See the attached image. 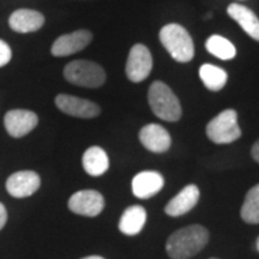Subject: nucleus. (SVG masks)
Here are the masks:
<instances>
[{
	"label": "nucleus",
	"mask_w": 259,
	"mask_h": 259,
	"mask_svg": "<svg viewBox=\"0 0 259 259\" xmlns=\"http://www.w3.org/2000/svg\"><path fill=\"white\" fill-rule=\"evenodd\" d=\"M209 242V231L202 225H190L173 232L166 243L167 255L171 259L193 258Z\"/></svg>",
	"instance_id": "1"
},
{
	"label": "nucleus",
	"mask_w": 259,
	"mask_h": 259,
	"mask_svg": "<svg viewBox=\"0 0 259 259\" xmlns=\"http://www.w3.org/2000/svg\"><path fill=\"white\" fill-rule=\"evenodd\" d=\"M160 42L170 56L180 62H190L194 56V44L190 33L179 23H168L160 30Z\"/></svg>",
	"instance_id": "2"
},
{
	"label": "nucleus",
	"mask_w": 259,
	"mask_h": 259,
	"mask_svg": "<svg viewBox=\"0 0 259 259\" xmlns=\"http://www.w3.org/2000/svg\"><path fill=\"white\" fill-rule=\"evenodd\" d=\"M148 104L151 111L160 120L167 122H176L182 118V105L167 83L156 81L150 85L148 90Z\"/></svg>",
	"instance_id": "3"
},
{
	"label": "nucleus",
	"mask_w": 259,
	"mask_h": 259,
	"mask_svg": "<svg viewBox=\"0 0 259 259\" xmlns=\"http://www.w3.org/2000/svg\"><path fill=\"white\" fill-rule=\"evenodd\" d=\"M64 78L72 85L83 88H100L105 83L107 75L100 64L93 61L78 59L64 68Z\"/></svg>",
	"instance_id": "4"
},
{
	"label": "nucleus",
	"mask_w": 259,
	"mask_h": 259,
	"mask_svg": "<svg viewBox=\"0 0 259 259\" xmlns=\"http://www.w3.org/2000/svg\"><path fill=\"white\" fill-rule=\"evenodd\" d=\"M206 134L214 144H231L242 136L238 124V112L235 110H225L209 121Z\"/></svg>",
	"instance_id": "5"
},
{
	"label": "nucleus",
	"mask_w": 259,
	"mask_h": 259,
	"mask_svg": "<svg viewBox=\"0 0 259 259\" xmlns=\"http://www.w3.org/2000/svg\"><path fill=\"white\" fill-rule=\"evenodd\" d=\"M153 69V56L146 45L136 44L130 49L125 64V74L131 82H141Z\"/></svg>",
	"instance_id": "6"
},
{
	"label": "nucleus",
	"mask_w": 259,
	"mask_h": 259,
	"mask_svg": "<svg viewBox=\"0 0 259 259\" xmlns=\"http://www.w3.org/2000/svg\"><path fill=\"white\" fill-rule=\"evenodd\" d=\"M104 196L97 190H79L68 200V209L75 214L85 218H95L104 210Z\"/></svg>",
	"instance_id": "7"
},
{
	"label": "nucleus",
	"mask_w": 259,
	"mask_h": 259,
	"mask_svg": "<svg viewBox=\"0 0 259 259\" xmlns=\"http://www.w3.org/2000/svg\"><path fill=\"white\" fill-rule=\"evenodd\" d=\"M93 33L88 29H78L71 33H65L56 37L55 42L52 44L51 54L56 58L74 55L83 51L93 42Z\"/></svg>",
	"instance_id": "8"
},
{
	"label": "nucleus",
	"mask_w": 259,
	"mask_h": 259,
	"mask_svg": "<svg viewBox=\"0 0 259 259\" xmlns=\"http://www.w3.org/2000/svg\"><path fill=\"white\" fill-rule=\"evenodd\" d=\"M55 105L64 114L76 118H97L101 112L98 104L68 94H59L55 98Z\"/></svg>",
	"instance_id": "9"
},
{
	"label": "nucleus",
	"mask_w": 259,
	"mask_h": 259,
	"mask_svg": "<svg viewBox=\"0 0 259 259\" xmlns=\"http://www.w3.org/2000/svg\"><path fill=\"white\" fill-rule=\"evenodd\" d=\"M40 187V177L33 170H20L6 180V190L12 197L25 199L35 194Z\"/></svg>",
	"instance_id": "10"
},
{
	"label": "nucleus",
	"mask_w": 259,
	"mask_h": 259,
	"mask_svg": "<svg viewBox=\"0 0 259 259\" xmlns=\"http://www.w3.org/2000/svg\"><path fill=\"white\" fill-rule=\"evenodd\" d=\"M39 117L29 110H10L5 115V128L10 137L22 139L36 128Z\"/></svg>",
	"instance_id": "11"
},
{
	"label": "nucleus",
	"mask_w": 259,
	"mask_h": 259,
	"mask_svg": "<svg viewBox=\"0 0 259 259\" xmlns=\"http://www.w3.org/2000/svg\"><path fill=\"white\" fill-rule=\"evenodd\" d=\"M140 143L151 153H166L171 146V137L163 125L160 124H147L140 130Z\"/></svg>",
	"instance_id": "12"
},
{
	"label": "nucleus",
	"mask_w": 259,
	"mask_h": 259,
	"mask_svg": "<svg viewBox=\"0 0 259 259\" xmlns=\"http://www.w3.org/2000/svg\"><path fill=\"white\" fill-rule=\"evenodd\" d=\"M45 25V16L33 9H18L9 16V28L16 33H33Z\"/></svg>",
	"instance_id": "13"
},
{
	"label": "nucleus",
	"mask_w": 259,
	"mask_h": 259,
	"mask_svg": "<svg viewBox=\"0 0 259 259\" xmlns=\"http://www.w3.org/2000/svg\"><path fill=\"white\" fill-rule=\"evenodd\" d=\"M164 186V177L158 171L147 170L136 175L131 182V189L136 197L139 199H150L157 194Z\"/></svg>",
	"instance_id": "14"
},
{
	"label": "nucleus",
	"mask_w": 259,
	"mask_h": 259,
	"mask_svg": "<svg viewBox=\"0 0 259 259\" xmlns=\"http://www.w3.org/2000/svg\"><path fill=\"white\" fill-rule=\"evenodd\" d=\"M200 199V190L199 187L194 185L186 186L183 190H180L179 193L166 204L164 212L171 218H179L183 216L186 213H189L194 206L197 204Z\"/></svg>",
	"instance_id": "15"
},
{
	"label": "nucleus",
	"mask_w": 259,
	"mask_h": 259,
	"mask_svg": "<svg viewBox=\"0 0 259 259\" xmlns=\"http://www.w3.org/2000/svg\"><path fill=\"white\" fill-rule=\"evenodd\" d=\"M228 15L243 29L248 36L259 42V18L253 10L239 3H231L228 6Z\"/></svg>",
	"instance_id": "16"
},
{
	"label": "nucleus",
	"mask_w": 259,
	"mask_h": 259,
	"mask_svg": "<svg viewBox=\"0 0 259 259\" xmlns=\"http://www.w3.org/2000/svg\"><path fill=\"white\" fill-rule=\"evenodd\" d=\"M146 219H147L146 209L140 204H133V206L127 207L121 214L118 229L124 235H128V236L139 235L146 225Z\"/></svg>",
	"instance_id": "17"
},
{
	"label": "nucleus",
	"mask_w": 259,
	"mask_h": 259,
	"mask_svg": "<svg viewBox=\"0 0 259 259\" xmlns=\"http://www.w3.org/2000/svg\"><path fill=\"white\" fill-rule=\"evenodd\" d=\"M82 167L90 176H102L110 167L108 154L105 153L104 148L98 147V146H93L83 153Z\"/></svg>",
	"instance_id": "18"
},
{
	"label": "nucleus",
	"mask_w": 259,
	"mask_h": 259,
	"mask_svg": "<svg viewBox=\"0 0 259 259\" xmlns=\"http://www.w3.org/2000/svg\"><path fill=\"white\" fill-rule=\"evenodd\" d=\"M199 76L203 85L213 93L221 91L228 82V74L226 71L212 64H203L199 69Z\"/></svg>",
	"instance_id": "19"
},
{
	"label": "nucleus",
	"mask_w": 259,
	"mask_h": 259,
	"mask_svg": "<svg viewBox=\"0 0 259 259\" xmlns=\"http://www.w3.org/2000/svg\"><path fill=\"white\" fill-rule=\"evenodd\" d=\"M206 49L209 54L213 56L223 59V61H229L236 56V48L232 44L229 39L221 36V35H212L206 40Z\"/></svg>",
	"instance_id": "20"
},
{
	"label": "nucleus",
	"mask_w": 259,
	"mask_h": 259,
	"mask_svg": "<svg viewBox=\"0 0 259 259\" xmlns=\"http://www.w3.org/2000/svg\"><path fill=\"white\" fill-rule=\"evenodd\" d=\"M241 218L243 222L249 225L259 223V185L253 186L245 196V202L241 209Z\"/></svg>",
	"instance_id": "21"
},
{
	"label": "nucleus",
	"mask_w": 259,
	"mask_h": 259,
	"mask_svg": "<svg viewBox=\"0 0 259 259\" xmlns=\"http://www.w3.org/2000/svg\"><path fill=\"white\" fill-rule=\"evenodd\" d=\"M12 48L9 47L8 42H5L3 39H0V68L6 66L12 61Z\"/></svg>",
	"instance_id": "22"
},
{
	"label": "nucleus",
	"mask_w": 259,
	"mask_h": 259,
	"mask_svg": "<svg viewBox=\"0 0 259 259\" xmlns=\"http://www.w3.org/2000/svg\"><path fill=\"white\" fill-rule=\"evenodd\" d=\"M6 222H8V210H6V206L0 202V231L5 228Z\"/></svg>",
	"instance_id": "23"
},
{
	"label": "nucleus",
	"mask_w": 259,
	"mask_h": 259,
	"mask_svg": "<svg viewBox=\"0 0 259 259\" xmlns=\"http://www.w3.org/2000/svg\"><path fill=\"white\" fill-rule=\"evenodd\" d=\"M250 154H252V158L259 163V140L253 144V147H252V151H250Z\"/></svg>",
	"instance_id": "24"
},
{
	"label": "nucleus",
	"mask_w": 259,
	"mask_h": 259,
	"mask_svg": "<svg viewBox=\"0 0 259 259\" xmlns=\"http://www.w3.org/2000/svg\"><path fill=\"white\" fill-rule=\"evenodd\" d=\"M82 259H105V258L98 256V255H91V256H85V258H82Z\"/></svg>",
	"instance_id": "25"
},
{
	"label": "nucleus",
	"mask_w": 259,
	"mask_h": 259,
	"mask_svg": "<svg viewBox=\"0 0 259 259\" xmlns=\"http://www.w3.org/2000/svg\"><path fill=\"white\" fill-rule=\"evenodd\" d=\"M256 249H258L259 252V236H258V239H256Z\"/></svg>",
	"instance_id": "26"
},
{
	"label": "nucleus",
	"mask_w": 259,
	"mask_h": 259,
	"mask_svg": "<svg viewBox=\"0 0 259 259\" xmlns=\"http://www.w3.org/2000/svg\"><path fill=\"white\" fill-rule=\"evenodd\" d=\"M210 259H218V258H210Z\"/></svg>",
	"instance_id": "27"
},
{
	"label": "nucleus",
	"mask_w": 259,
	"mask_h": 259,
	"mask_svg": "<svg viewBox=\"0 0 259 259\" xmlns=\"http://www.w3.org/2000/svg\"><path fill=\"white\" fill-rule=\"evenodd\" d=\"M241 2H242V0H241Z\"/></svg>",
	"instance_id": "28"
}]
</instances>
